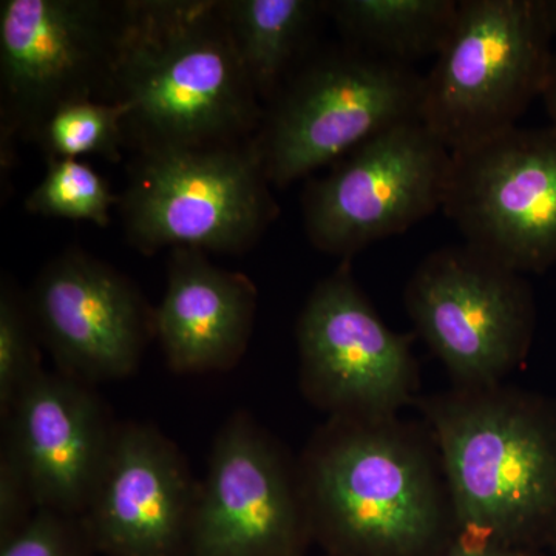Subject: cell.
<instances>
[{"mask_svg":"<svg viewBox=\"0 0 556 556\" xmlns=\"http://www.w3.org/2000/svg\"><path fill=\"white\" fill-rule=\"evenodd\" d=\"M123 17L124 2L0 3L2 141H35L51 113L70 102H112Z\"/></svg>","mask_w":556,"mask_h":556,"instance_id":"cell-8","label":"cell"},{"mask_svg":"<svg viewBox=\"0 0 556 556\" xmlns=\"http://www.w3.org/2000/svg\"><path fill=\"white\" fill-rule=\"evenodd\" d=\"M222 10L252 86L269 104L298 72L325 2L225 0Z\"/></svg>","mask_w":556,"mask_h":556,"instance_id":"cell-17","label":"cell"},{"mask_svg":"<svg viewBox=\"0 0 556 556\" xmlns=\"http://www.w3.org/2000/svg\"><path fill=\"white\" fill-rule=\"evenodd\" d=\"M442 211L467 244L515 273L556 263V129L511 127L452 152Z\"/></svg>","mask_w":556,"mask_h":556,"instance_id":"cell-10","label":"cell"},{"mask_svg":"<svg viewBox=\"0 0 556 556\" xmlns=\"http://www.w3.org/2000/svg\"><path fill=\"white\" fill-rule=\"evenodd\" d=\"M35 507L27 482L13 457L3 450L0 467V530L2 543L27 525L28 507Z\"/></svg>","mask_w":556,"mask_h":556,"instance_id":"cell-23","label":"cell"},{"mask_svg":"<svg viewBox=\"0 0 556 556\" xmlns=\"http://www.w3.org/2000/svg\"><path fill=\"white\" fill-rule=\"evenodd\" d=\"M548 544H551L552 551H554V555L556 556V530L554 535L551 536V540H548Z\"/></svg>","mask_w":556,"mask_h":556,"instance_id":"cell-27","label":"cell"},{"mask_svg":"<svg viewBox=\"0 0 556 556\" xmlns=\"http://www.w3.org/2000/svg\"><path fill=\"white\" fill-rule=\"evenodd\" d=\"M38 329L28 302L3 281L0 294V408L7 417L25 390L42 375Z\"/></svg>","mask_w":556,"mask_h":556,"instance_id":"cell-21","label":"cell"},{"mask_svg":"<svg viewBox=\"0 0 556 556\" xmlns=\"http://www.w3.org/2000/svg\"><path fill=\"white\" fill-rule=\"evenodd\" d=\"M405 306L459 388L500 386L532 345L536 308L529 281L467 243L419 263Z\"/></svg>","mask_w":556,"mask_h":556,"instance_id":"cell-7","label":"cell"},{"mask_svg":"<svg viewBox=\"0 0 556 556\" xmlns=\"http://www.w3.org/2000/svg\"><path fill=\"white\" fill-rule=\"evenodd\" d=\"M258 101L222 2H124L112 102L139 153L247 142Z\"/></svg>","mask_w":556,"mask_h":556,"instance_id":"cell-1","label":"cell"},{"mask_svg":"<svg viewBox=\"0 0 556 556\" xmlns=\"http://www.w3.org/2000/svg\"><path fill=\"white\" fill-rule=\"evenodd\" d=\"M314 450L305 506L343 556H427L447 503L426 445L390 419H343Z\"/></svg>","mask_w":556,"mask_h":556,"instance_id":"cell-3","label":"cell"},{"mask_svg":"<svg viewBox=\"0 0 556 556\" xmlns=\"http://www.w3.org/2000/svg\"><path fill=\"white\" fill-rule=\"evenodd\" d=\"M298 343L306 393L343 419H390L416 391L412 338L383 324L351 260L311 292Z\"/></svg>","mask_w":556,"mask_h":556,"instance_id":"cell-11","label":"cell"},{"mask_svg":"<svg viewBox=\"0 0 556 556\" xmlns=\"http://www.w3.org/2000/svg\"><path fill=\"white\" fill-rule=\"evenodd\" d=\"M7 450L36 508L86 514L108 464L115 433L86 383L43 371L17 399Z\"/></svg>","mask_w":556,"mask_h":556,"instance_id":"cell-14","label":"cell"},{"mask_svg":"<svg viewBox=\"0 0 556 556\" xmlns=\"http://www.w3.org/2000/svg\"><path fill=\"white\" fill-rule=\"evenodd\" d=\"M28 308L62 375L84 383L131 375L155 336V313L129 278L80 251L40 270Z\"/></svg>","mask_w":556,"mask_h":556,"instance_id":"cell-12","label":"cell"},{"mask_svg":"<svg viewBox=\"0 0 556 556\" xmlns=\"http://www.w3.org/2000/svg\"><path fill=\"white\" fill-rule=\"evenodd\" d=\"M283 457L247 417L212 450L206 484L190 522L192 556H292L305 525Z\"/></svg>","mask_w":556,"mask_h":556,"instance_id":"cell-13","label":"cell"},{"mask_svg":"<svg viewBox=\"0 0 556 556\" xmlns=\"http://www.w3.org/2000/svg\"><path fill=\"white\" fill-rule=\"evenodd\" d=\"M452 152L419 118L380 131L314 179L303 195L314 248L351 260L442 208Z\"/></svg>","mask_w":556,"mask_h":556,"instance_id":"cell-9","label":"cell"},{"mask_svg":"<svg viewBox=\"0 0 556 556\" xmlns=\"http://www.w3.org/2000/svg\"><path fill=\"white\" fill-rule=\"evenodd\" d=\"M457 529L530 548L556 530V402L501 386L426 404Z\"/></svg>","mask_w":556,"mask_h":556,"instance_id":"cell-2","label":"cell"},{"mask_svg":"<svg viewBox=\"0 0 556 556\" xmlns=\"http://www.w3.org/2000/svg\"><path fill=\"white\" fill-rule=\"evenodd\" d=\"M422 91L424 78L409 65L350 46L303 62L252 138L270 186L287 188L380 131L419 118Z\"/></svg>","mask_w":556,"mask_h":556,"instance_id":"cell-5","label":"cell"},{"mask_svg":"<svg viewBox=\"0 0 556 556\" xmlns=\"http://www.w3.org/2000/svg\"><path fill=\"white\" fill-rule=\"evenodd\" d=\"M445 556H543L533 551V548L526 547H492L479 552H457L450 551Z\"/></svg>","mask_w":556,"mask_h":556,"instance_id":"cell-24","label":"cell"},{"mask_svg":"<svg viewBox=\"0 0 556 556\" xmlns=\"http://www.w3.org/2000/svg\"><path fill=\"white\" fill-rule=\"evenodd\" d=\"M126 109L119 102L80 100L62 105L40 127L35 141L47 161L80 160L98 155L121 160L127 142Z\"/></svg>","mask_w":556,"mask_h":556,"instance_id":"cell-19","label":"cell"},{"mask_svg":"<svg viewBox=\"0 0 556 556\" xmlns=\"http://www.w3.org/2000/svg\"><path fill=\"white\" fill-rule=\"evenodd\" d=\"M552 38L540 0H463L424 78L420 121L450 152L517 126L546 89Z\"/></svg>","mask_w":556,"mask_h":556,"instance_id":"cell-4","label":"cell"},{"mask_svg":"<svg viewBox=\"0 0 556 556\" xmlns=\"http://www.w3.org/2000/svg\"><path fill=\"white\" fill-rule=\"evenodd\" d=\"M67 515L38 508L20 532L2 543L0 556H75Z\"/></svg>","mask_w":556,"mask_h":556,"instance_id":"cell-22","label":"cell"},{"mask_svg":"<svg viewBox=\"0 0 556 556\" xmlns=\"http://www.w3.org/2000/svg\"><path fill=\"white\" fill-rule=\"evenodd\" d=\"M543 98L544 102H546L548 116H551L552 127L556 129V51L554 53V61H552L551 73H548Z\"/></svg>","mask_w":556,"mask_h":556,"instance_id":"cell-25","label":"cell"},{"mask_svg":"<svg viewBox=\"0 0 556 556\" xmlns=\"http://www.w3.org/2000/svg\"><path fill=\"white\" fill-rule=\"evenodd\" d=\"M254 141L139 153L121 197L124 229L142 254L186 248L240 254L277 218Z\"/></svg>","mask_w":556,"mask_h":556,"instance_id":"cell-6","label":"cell"},{"mask_svg":"<svg viewBox=\"0 0 556 556\" xmlns=\"http://www.w3.org/2000/svg\"><path fill=\"white\" fill-rule=\"evenodd\" d=\"M195 501L174 445L153 428L131 426L115 433L84 515L94 543L112 556H177Z\"/></svg>","mask_w":556,"mask_h":556,"instance_id":"cell-15","label":"cell"},{"mask_svg":"<svg viewBox=\"0 0 556 556\" xmlns=\"http://www.w3.org/2000/svg\"><path fill=\"white\" fill-rule=\"evenodd\" d=\"M456 0H331L325 13L334 20L346 46L382 60L409 65L444 47L455 25Z\"/></svg>","mask_w":556,"mask_h":556,"instance_id":"cell-18","label":"cell"},{"mask_svg":"<svg viewBox=\"0 0 556 556\" xmlns=\"http://www.w3.org/2000/svg\"><path fill=\"white\" fill-rule=\"evenodd\" d=\"M541 11L552 36H556V0H540Z\"/></svg>","mask_w":556,"mask_h":556,"instance_id":"cell-26","label":"cell"},{"mask_svg":"<svg viewBox=\"0 0 556 556\" xmlns=\"http://www.w3.org/2000/svg\"><path fill=\"white\" fill-rule=\"evenodd\" d=\"M257 289L244 274L218 268L204 252L174 249L155 336L178 372L232 367L254 327Z\"/></svg>","mask_w":556,"mask_h":556,"instance_id":"cell-16","label":"cell"},{"mask_svg":"<svg viewBox=\"0 0 556 556\" xmlns=\"http://www.w3.org/2000/svg\"><path fill=\"white\" fill-rule=\"evenodd\" d=\"M109 182L80 160L49 161L46 175L28 193L25 208L42 217L110 225V212L119 204Z\"/></svg>","mask_w":556,"mask_h":556,"instance_id":"cell-20","label":"cell"}]
</instances>
